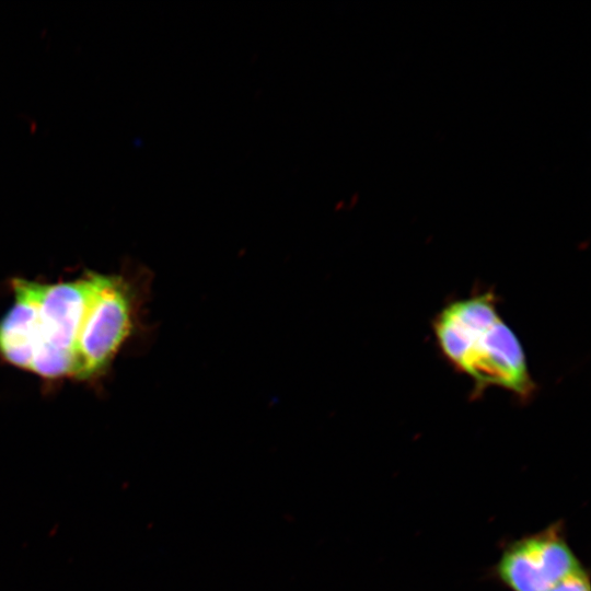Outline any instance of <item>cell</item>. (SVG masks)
<instances>
[{"label": "cell", "mask_w": 591, "mask_h": 591, "mask_svg": "<svg viewBox=\"0 0 591 591\" xmlns=\"http://www.w3.org/2000/svg\"><path fill=\"white\" fill-rule=\"evenodd\" d=\"M11 289L13 303L0 318V356L28 371L37 338L39 281L14 278Z\"/></svg>", "instance_id": "4"}, {"label": "cell", "mask_w": 591, "mask_h": 591, "mask_svg": "<svg viewBox=\"0 0 591 591\" xmlns=\"http://www.w3.org/2000/svg\"><path fill=\"white\" fill-rule=\"evenodd\" d=\"M432 327L442 356L470 376L476 390L496 386L521 399L533 394L525 354L503 322L493 291L450 302L434 316Z\"/></svg>", "instance_id": "1"}, {"label": "cell", "mask_w": 591, "mask_h": 591, "mask_svg": "<svg viewBox=\"0 0 591 591\" xmlns=\"http://www.w3.org/2000/svg\"><path fill=\"white\" fill-rule=\"evenodd\" d=\"M100 275L88 271L72 280L39 282L37 338L28 371L47 380L72 376L78 337Z\"/></svg>", "instance_id": "3"}, {"label": "cell", "mask_w": 591, "mask_h": 591, "mask_svg": "<svg viewBox=\"0 0 591 591\" xmlns=\"http://www.w3.org/2000/svg\"><path fill=\"white\" fill-rule=\"evenodd\" d=\"M548 591H590V582L583 569L555 583Z\"/></svg>", "instance_id": "6"}, {"label": "cell", "mask_w": 591, "mask_h": 591, "mask_svg": "<svg viewBox=\"0 0 591 591\" xmlns=\"http://www.w3.org/2000/svg\"><path fill=\"white\" fill-rule=\"evenodd\" d=\"M497 575L512 591H548L537 534L510 544L498 561Z\"/></svg>", "instance_id": "5"}, {"label": "cell", "mask_w": 591, "mask_h": 591, "mask_svg": "<svg viewBox=\"0 0 591 591\" xmlns=\"http://www.w3.org/2000/svg\"><path fill=\"white\" fill-rule=\"evenodd\" d=\"M147 280L101 274L89 302L76 347L72 379L101 376L135 332Z\"/></svg>", "instance_id": "2"}]
</instances>
